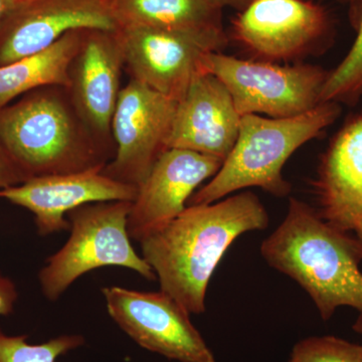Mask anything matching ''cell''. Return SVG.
<instances>
[{"instance_id": "2", "label": "cell", "mask_w": 362, "mask_h": 362, "mask_svg": "<svg viewBox=\"0 0 362 362\" xmlns=\"http://www.w3.org/2000/svg\"><path fill=\"white\" fill-rule=\"evenodd\" d=\"M261 255L309 295L324 321L340 307L362 317L358 240L326 223L306 202L290 199L284 220L262 243Z\"/></svg>"}, {"instance_id": "19", "label": "cell", "mask_w": 362, "mask_h": 362, "mask_svg": "<svg viewBox=\"0 0 362 362\" xmlns=\"http://www.w3.org/2000/svg\"><path fill=\"white\" fill-rule=\"evenodd\" d=\"M354 7L356 37L324 85L321 102L354 104L362 98V1Z\"/></svg>"}, {"instance_id": "16", "label": "cell", "mask_w": 362, "mask_h": 362, "mask_svg": "<svg viewBox=\"0 0 362 362\" xmlns=\"http://www.w3.org/2000/svg\"><path fill=\"white\" fill-rule=\"evenodd\" d=\"M312 187L326 223L346 233L362 228V112L331 139Z\"/></svg>"}, {"instance_id": "23", "label": "cell", "mask_w": 362, "mask_h": 362, "mask_svg": "<svg viewBox=\"0 0 362 362\" xmlns=\"http://www.w3.org/2000/svg\"><path fill=\"white\" fill-rule=\"evenodd\" d=\"M18 293L16 284L0 272V316H7L13 311Z\"/></svg>"}, {"instance_id": "7", "label": "cell", "mask_w": 362, "mask_h": 362, "mask_svg": "<svg viewBox=\"0 0 362 362\" xmlns=\"http://www.w3.org/2000/svg\"><path fill=\"white\" fill-rule=\"evenodd\" d=\"M131 78L180 101L202 71L206 56L220 52L223 30H180L123 25L119 30Z\"/></svg>"}, {"instance_id": "18", "label": "cell", "mask_w": 362, "mask_h": 362, "mask_svg": "<svg viewBox=\"0 0 362 362\" xmlns=\"http://www.w3.org/2000/svg\"><path fill=\"white\" fill-rule=\"evenodd\" d=\"M120 25L180 30H223L221 11L206 0H114Z\"/></svg>"}, {"instance_id": "25", "label": "cell", "mask_w": 362, "mask_h": 362, "mask_svg": "<svg viewBox=\"0 0 362 362\" xmlns=\"http://www.w3.org/2000/svg\"><path fill=\"white\" fill-rule=\"evenodd\" d=\"M25 0H0V30L4 21Z\"/></svg>"}, {"instance_id": "1", "label": "cell", "mask_w": 362, "mask_h": 362, "mask_svg": "<svg viewBox=\"0 0 362 362\" xmlns=\"http://www.w3.org/2000/svg\"><path fill=\"white\" fill-rule=\"evenodd\" d=\"M270 218L251 192H235L213 204L185 207L173 220L139 240L142 258L153 269L161 291L190 314L204 313L209 281L233 242L265 230Z\"/></svg>"}, {"instance_id": "9", "label": "cell", "mask_w": 362, "mask_h": 362, "mask_svg": "<svg viewBox=\"0 0 362 362\" xmlns=\"http://www.w3.org/2000/svg\"><path fill=\"white\" fill-rule=\"evenodd\" d=\"M176 107L175 100L131 78L121 90L112 119L115 156L104 175L139 187L166 150Z\"/></svg>"}, {"instance_id": "17", "label": "cell", "mask_w": 362, "mask_h": 362, "mask_svg": "<svg viewBox=\"0 0 362 362\" xmlns=\"http://www.w3.org/2000/svg\"><path fill=\"white\" fill-rule=\"evenodd\" d=\"M84 30H74L44 51L0 66V110L13 100L40 88L69 89L70 69Z\"/></svg>"}, {"instance_id": "24", "label": "cell", "mask_w": 362, "mask_h": 362, "mask_svg": "<svg viewBox=\"0 0 362 362\" xmlns=\"http://www.w3.org/2000/svg\"><path fill=\"white\" fill-rule=\"evenodd\" d=\"M206 1L214 8L220 9V11L226 8V7H230V8L240 11L246 8L254 0H206Z\"/></svg>"}, {"instance_id": "10", "label": "cell", "mask_w": 362, "mask_h": 362, "mask_svg": "<svg viewBox=\"0 0 362 362\" xmlns=\"http://www.w3.org/2000/svg\"><path fill=\"white\" fill-rule=\"evenodd\" d=\"M330 32L327 11L312 0H254L230 33L252 59L278 64L309 54Z\"/></svg>"}, {"instance_id": "5", "label": "cell", "mask_w": 362, "mask_h": 362, "mask_svg": "<svg viewBox=\"0 0 362 362\" xmlns=\"http://www.w3.org/2000/svg\"><path fill=\"white\" fill-rule=\"evenodd\" d=\"M132 202L85 204L66 214L71 235L40 269L39 281L45 297L57 301L78 278L102 267H124L149 281L153 269L136 254L127 230Z\"/></svg>"}, {"instance_id": "8", "label": "cell", "mask_w": 362, "mask_h": 362, "mask_svg": "<svg viewBox=\"0 0 362 362\" xmlns=\"http://www.w3.org/2000/svg\"><path fill=\"white\" fill-rule=\"evenodd\" d=\"M102 293L109 315L142 349L178 362H216L189 312L165 292L111 286Z\"/></svg>"}, {"instance_id": "26", "label": "cell", "mask_w": 362, "mask_h": 362, "mask_svg": "<svg viewBox=\"0 0 362 362\" xmlns=\"http://www.w3.org/2000/svg\"><path fill=\"white\" fill-rule=\"evenodd\" d=\"M354 330L357 333H361L362 334V317L358 316V318L356 319V322H354V326H352Z\"/></svg>"}, {"instance_id": "12", "label": "cell", "mask_w": 362, "mask_h": 362, "mask_svg": "<svg viewBox=\"0 0 362 362\" xmlns=\"http://www.w3.org/2000/svg\"><path fill=\"white\" fill-rule=\"evenodd\" d=\"M125 68L118 32L86 30L70 69L69 94L78 115L98 141L113 150L111 125Z\"/></svg>"}, {"instance_id": "4", "label": "cell", "mask_w": 362, "mask_h": 362, "mask_svg": "<svg viewBox=\"0 0 362 362\" xmlns=\"http://www.w3.org/2000/svg\"><path fill=\"white\" fill-rule=\"evenodd\" d=\"M340 112L339 104L321 102L306 113L288 118L242 116L232 151L216 175L192 194L187 206L213 204L249 187L287 197L291 185L283 176L286 162L332 125Z\"/></svg>"}, {"instance_id": "13", "label": "cell", "mask_w": 362, "mask_h": 362, "mask_svg": "<svg viewBox=\"0 0 362 362\" xmlns=\"http://www.w3.org/2000/svg\"><path fill=\"white\" fill-rule=\"evenodd\" d=\"M138 187L105 175L97 168L78 173L37 176L0 189V197L35 214L40 235L70 230L66 214L85 204L134 202Z\"/></svg>"}, {"instance_id": "21", "label": "cell", "mask_w": 362, "mask_h": 362, "mask_svg": "<svg viewBox=\"0 0 362 362\" xmlns=\"http://www.w3.org/2000/svg\"><path fill=\"white\" fill-rule=\"evenodd\" d=\"M293 362H362V345L335 337L305 338L295 345Z\"/></svg>"}, {"instance_id": "6", "label": "cell", "mask_w": 362, "mask_h": 362, "mask_svg": "<svg viewBox=\"0 0 362 362\" xmlns=\"http://www.w3.org/2000/svg\"><path fill=\"white\" fill-rule=\"evenodd\" d=\"M202 71L220 78L240 116L271 118L301 115L318 106L329 74L318 66H282L220 52L206 56Z\"/></svg>"}, {"instance_id": "14", "label": "cell", "mask_w": 362, "mask_h": 362, "mask_svg": "<svg viewBox=\"0 0 362 362\" xmlns=\"http://www.w3.org/2000/svg\"><path fill=\"white\" fill-rule=\"evenodd\" d=\"M223 162L190 150H164L138 187L127 220L130 239L139 242L182 213L192 194L216 175Z\"/></svg>"}, {"instance_id": "29", "label": "cell", "mask_w": 362, "mask_h": 362, "mask_svg": "<svg viewBox=\"0 0 362 362\" xmlns=\"http://www.w3.org/2000/svg\"><path fill=\"white\" fill-rule=\"evenodd\" d=\"M288 362H293V361H291V359H289V361H288Z\"/></svg>"}, {"instance_id": "22", "label": "cell", "mask_w": 362, "mask_h": 362, "mask_svg": "<svg viewBox=\"0 0 362 362\" xmlns=\"http://www.w3.org/2000/svg\"><path fill=\"white\" fill-rule=\"evenodd\" d=\"M28 180V176L0 144V189L21 185Z\"/></svg>"}, {"instance_id": "15", "label": "cell", "mask_w": 362, "mask_h": 362, "mask_svg": "<svg viewBox=\"0 0 362 362\" xmlns=\"http://www.w3.org/2000/svg\"><path fill=\"white\" fill-rule=\"evenodd\" d=\"M240 119L220 78L199 74L177 102L166 149L190 150L225 161L237 141Z\"/></svg>"}, {"instance_id": "3", "label": "cell", "mask_w": 362, "mask_h": 362, "mask_svg": "<svg viewBox=\"0 0 362 362\" xmlns=\"http://www.w3.org/2000/svg\"><path fill=\"white\" fill-rule=\"evenodd\" d=\"M0 144L28 180L102 168L107 148L78 115L68 89L40 88L0 110Z\"/></svg>"}, {"instance_id": "11", "label": "cell", "mask_w": 362, "mask_h": 362, "mask_svg": "<svg viewBox=\"0 0 362 362\" xmlns=\"http://www.w3.org/2000/svg\"><path fill=\"white\" fill-rule=\"evenodd\" d=\"M120 28L114 0H25L0 30V66L44 51L74 30Z\"/></svg>"}, {"instance_id": "27", "label": "cell", "mask_w": 362, "mask_h": 362, "mask_svg": "<svg viewBox=\"0 0 362 362\" xmlns=\"http://www.w3.org/2000/svg\"><path fill=\"white\" fill-rule=\"evenodd\" d=\"M356 237L357 240H358L359 247H361V252L362 256V228L361 230H357L356 232Z\"/></svg>"}, {"instance_id": "20", "label": "cell", "mask_w": 362, "mask_h": 362, "mask_svg": "<svg viewBox=\"0 0 362 362\" xmlns=\"http://www.w3.org/2000/svg\"><path fill=\"white\" fill-rule=\"evenodd\" d=\"M85 344L78 334L52 338L42 344H30L26 337H9L0 329V362H56L59 356Z\"/></svg>"}, {"instance_id": "28", "label": "cell", "mask_w": 362, "mask_h": 362, "mask_svg": "<svg viewBox=\"0 0 362 362\" xmlns=\"http://www.w3.org/2000/svg\"><path fill=\"white\" fill-rule=\"evenodd\" d=\"M337 1L347 2V4H351L352 6H356L359 2H361L362 0H337Z\"/></svg>"}]
</instances>
